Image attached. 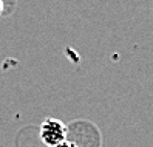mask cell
Instances as JSON below:
<instances>
[{
  "label": "cell",
  "mask_w": 153,
  "mask_h": 147,
  "mask_svg": "<svg viewBox=\"0 0 153 147\" xmlns=\"http://www.w3.org/2000/svg\"><path fill=\"white\" fill-rule=\"evenodd\" d=\"M67 135H68V128L60 119L47 118L40 124V140L48 147H54L64 140H67Z\"/></svg>",
  "instance_id": "6da1fadb"
},
{
  "label": "cell",
  "mask_w": 153,
  "mask_h": 147,
  "mask_svg": "<svg viewBox=\"0 0 153 147\" xmlns=\"http://www.w3.org/2000/svg\"><path fill=\"white\" fill-rule=\"evenodd\" d=\"M54 147H80L76 141H71V140H64L62 143H59L57 146H54Z\"/></svg>",
  "instance_id": "7a4b0ae2"
},
{
  "label": "cell",
  "mask_w": 153,
  "mask_h": 147,
  "mask_svg": "<svg viewBox=\"0 0 153 147\" xmlns=\"http://www.w3.org/2000/svg\"><path fill=\"white\" fill-rule=\"evenodd\" d=\"M3 10H5V2H3V0H0V16L3 14Z\"/></svg>",
  "instance_id": "3957f363"
}]
</instances>
